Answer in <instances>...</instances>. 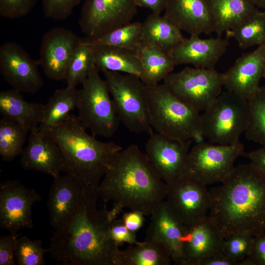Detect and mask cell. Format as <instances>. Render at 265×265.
Here are the masks:
<instances>
[{
    "instance_id": "cell-1",
    "label": "cell",
    "mask_w": 265,
    "mask_h": 265,
    "mask_svg": "<svg viewBox=\"0 0 265 265\" xmlns=\"http://www.w3.org/2000/svg\"><path fill=\"white\" fill-rule=\"evenodd\" d=\"M97 188L86 186L74 213L50 238L48 253L67 265H119L120 249L109 233L106 205L97 208Z\"/></svg>"
},
{
    "instance_id": "cell-2",
    "label": "cell",
    "mask_w": 265,
    "mask_h": 265,
    "mask_svg": "<svg viewBox=\"0 0 265 265\" xmlns=\"http://www.w3.org/2000/svg\"><path fill=\"white\" fill-rule=\"evenodd\" d=\"M221 184L209 190L208 217L223 238L265 231V172L251 162L239 164Z\"/></svg>"
},
{
    "instance_id": "cell-3",
    "label": "cell",
    "mask_w": 265,
    "mask_h": 265,
    "mask_svg": "<svg viewBox=\"0 0 265 265\" xmlns=\"http://www.w3.org/2000/svg\"><path fill=\"white\" fill-rule=\"evenodd\" d=\"M168 188L145 153L132 144L117 154L97 190L105 203L111 201L149 216L165 200Z\"/></svg>"
},
{
    "instance_id": "cell-4",
    "label": "cell",
    "mask_w": 265,
    "mask_h": 265,
    "mask_svg": "<svg viewBox=\"0 0 265 265\" xmlns=\"http://www.w3.org/2000/svg\"><path fill=\"white\" fill-rule=\"evenodd\" d=\"M48 131L58 144L63 159V171L86 186L97 188L117 154L118 144L102 142L89 134L78 116L70 114Z\"/></svg>"
},
{
    "instance_id": "cell-5",
    "label": "cell",
    "mask_w": 265,
    "mask_h": 265,
    "mask_svg": "<svg viewBox=\"0 0 265 265\" xmlns=\"http://www.w3.org/2000/svg\"><path fill=\"white\" fill-rule=\"evenodd\" d=\"M149 122L157 132L183 141L202 137L200 112L162 84L147 86Z\"/></svg>"
},
{
    "instance_id": "cell-6",
    "label": "cell",
    "mask_w": 265,
    "mask_h": 265,
    "mask_svg": "<svg viewBox=\"0 0 265 265\" xmlns=\"http://www.w3.org/2000/svg\"><path fill=\"white\" fill-rule=\"evenodd\" d=\"M249 115L248 100L227 90L222 91L201 114L202 137L214 144H236L246 131Z\"/></svg>"
},
{
    "instance_id": "cell-7",
    "label": "cell",
    "mask_w": 265,
    "mask_h": 265,
    "mask_svg": "<svg viewBox=\"0 0 265 265\" xmlns=\"http://www.w3.org/2000/svg\"><path fill=\"white\" fill-rule=\"evenodd\" d=\"M95 65L79 90L78 117L86 129L96 136L111 137L120 124L107 82Z\"/></svg>"
},
{
    "instance_id": "cell-8",
    "label": "cell",
    "mask_w": 265,
    "mask_h": 265,
    "mask_svg": "<svg viewBox=\"0 0 265 265\" xmlns=\"http://www.w3.org/2000/svg\"><path fill=\"white\" fill-rule=\"evenodd\" d=\"M120 120L130 132L149 134L153 131L149 119L147 85L136 76L102 71Z\"/></svg>"
},
{
    "instance_id": "cell-9",
    "label": "cell",
    "mask_w": 265,
    "mask_h": 265,
    "mask_svg": "<svg viewBox=\"0 0 265 265\" xmlns=\"http://www.w3.org/2000/svg\"><path fill=\"white\" fill-rule=\"evenodd\" d=\"M244 149L240 141L230 145L199 142L190 149L183 176L205 186L222 183L232 172L237 159L243 156Z\"/></svg>"
},
{
    "instance_id": "cell-10",
    "label": "cell",
    "mask_w": 265,
    "mask_h": 265,
    "mask_svg": "<svg viewBox=\"0 0 265 265\" xmlns=\"http://www.w3.org/2000/svg\"><path fill=\"white\" fill-rule=\"evenodd\" d=\"M163 84L176 97L199 112L221 93L223 75L214 69L186 67L169 73Z\"/></svg>"
},
{
    "instance_id": "cell-11",
    "label": "cell",
    "mask_w": 265,
    "mask_h": 265,
    "mask_svg": "<svg viewBox=\"0 0 265 265\" xmlns=\"http://www.w3.org/2000/svg\"><path fill=\"white\" fill-rule=\"evenodd\" d=\"M133 0H84L79 24L90 39L131 23L137 12Z\"/></svg>"
},
{
    "instance_id": "cell-12",
    "label": "cell",
    "mask_w": 265,
    "mask_h": 265,
    "mask_svg": "<svg viewBox=\"0 0 265 265\" xmlns=\"http://www.w3.org/2000/svg\"><path fill=\"white\" fill-rule=\"evenodd\" d=\"M145 154L153 169L168 186L183 175L192 140L183 141L152 131Z\"/></svg>"
},
{
    "instance_id": "cell-13",
    "label": "cell",
    "mask_w": 265,
    "mask_h": 265,
    "mask_svg": "<svg viewBox=\"0 0 265 265\" xmlns=\"http://www.w3.org/2000/svg\"><path fill=\"white\" fill-rule=\"evenodd\" d=\"M41 197L35 190L26 187L18 180H6L0 184V227L17 234L33 227L31 208Z\"/></svg>"
},
{
    "instance_id": "cell-14",
    "label": "cell",
    "mask_w": 265,
    "mask_h": 265,
    "mask_svg": "<svg viewBox=\"0 0 265 265\" xmlns=\"http://www.w3.org/2000/svg\"><path fill=\"white\" fill-rule=\"evenodd\" d=\"M38 61L33 59L20 44L4 43L0 47V73L13 89L22 93L34 94L43 85Z\"/></svg>"
},
{
    "instance_id": "cell-15",
    "label": "cell",
    "mask_w": 265,
    "mask_h": 265,
    "mask_svg": "<svg viewBox=\"0 0 265 265\" xmlns=\"http://www.w3.org/2000/svg\"><path fill=\"white\" fill-rule=\"evenodd\" d=\"M164 201L173 215L186 226L207 217L211 206L206 186L184 176L168 186Z\"/></svg>"
},
{
    "instance_id": "cell-16",
    "label": "cell",
    "mask_w": 265,
    "mask_h": 265,
    "mask_svg": "<svg viewBox=\"0 0 265 265\" xmlns=\"http://www.w3.org/2000/svg\"><path fill=\"white\" fill-rule=\"evenodd\" d=\"M81 41L73 32L62 27L52 28L44 34L38 61L48 79L65 80L71 58Z\"/></svg>"
},
{
    "instance_id": "cell-17",
    "label": "cell",
    "mask_w": 265,
    "mask_h": 265,
    "mask_svg": "<svg viewBox=\"0 0 265 265\" xmlns=\"http://www.w3.org/2000/svg\"><path fill=\"white\" fill-rule=\"evenodd\" d=\"M20 163L26 170L47 174L53 178L63 171V159L56 142L47 131L39 127L29 132Z\"/></svg>"
},
{
    "instance_id": "cell-18",
    "label": "cell",
    "mask_w": 265,
    "mask_h": 265,
    "mask_svg": "<svg viewBox=\"0 0 265 265\" xmlns=\"http://www.w3.org/2000/svg\"><path fill=\"white\" fill-rule=\"evenodd\" d=\"M265 69V44L242 54L223 75L226 90L249 100L260 87Z\"/></svg>"
},
{
    "instance_id": "cell-19",
    "label": "cell",
    "mask_w": 265,
    "mask_h": 265,
    "mask_svg": "<svg viewBox=\"0 0 265 265\" xmlns=\"http://www.w3.org/2000/svg\"><path fill=\"white\" fill-rule=\"evenodd\" d=\"M190 35L168 52L175 66L189 64L194 67L214 69L227 50L229 38L221 37L201 39Z\"/></svg>"
},
{
    "instance_id": "cell-20",
    "label": "cell",
    "mask_w": 265,
    "mask_h": 265,
    "mask_svg": "<svg viewBox=\"0 0 265 265\" xmlns=\"http://www.w3.org/2000/svg\"><path fill=\"white\" fill-rule=\"evenodd\" d=\"M86 186L78 178L66 173L53 178L47 201L50 225L53 230L64 224L74 213Z\"/></svg>"
},
{
    "instance_id": "cell-21",
    "label": "cell",
    "mask_w": 265,
    "mask_h": 265,
    "mask_svg": "<svg viewBox=\"0 0 265 265\" xmlns=\"http://www.w3.org/2000/svg\"><path fill=\"white\" fill-rule=\"evenodd\" d=\"M145 239L163 244L175 264L184 265L183 238L186 226L171 212L163 201L151 215Z\"/></svg>"
},
{
    "instance_id": "cell-22",
    "label": "cell",
    "mask_w": 265,
    "mask_h": 265,
    "mask_svg": "<svg viewBox=\"0 0 265 265\" xmlns=\"http://www.w3.org/2000/svg\"><path fill=\"white\" fill-rule=\"evenodd\" d=\"M164 16L190 35L214 31L208 0H167Z\"/></svg>"
},
{
    "instance_id": "cell-23",
    "label": "cell",
    "mask_w": 265,
    "mask_h": 265,
    "mask_svg": "<svg viewBox=\"0 0 265 265\" xmlns=\"http://www.w3.org/2000/svg\"><path fill=\"white\" fill-rule=\"evenodd\" d=\"M223 238L208 216L186 226L183 238L184 265H199L203 259L221 252Z\"/></svg>"
},
{
    "instance_id": "cell-24",
    "label": "cell",
    "mask_w": 265,
    "mask_h": 265,
    "mask_svg": "<svg viewBox=\"0 0 265 265\" xmlns=\"http://www.w3.org/2000/svg\"><path fill=\"white\" fill-rule=\"evenodd\" d=\"M44 105L26 101L22 93L8 89L0 92L2 117L14 121L29 132L38 128L44 114Z\"/></svg>"
},
{
    "instance_id": "cell-25",
    "label": "cell",
    "mask_w": 265,
    "mask_h": 265,
    "mask_svg": "<svg viewBox=\"0 0 265 265\" xmlns=\"http://www.w3.org/2000/svg\"><path fill=\"white\" fill-rule=\"evenodd\" d=\"M217 37L240 25L259 10L253 0H208Z\"/></svg>"
},
{
    "instance_id": "cell-26",
    "label": "cell",
    "mask_w": 265,
    "mask_h": 265,
    "mask_svg": "<svg viewBox=\"0 0 265 265\" xmlns=\"http://www.w3.org/2000/svg\"><path fill=\"white\" fill-rule=\"evenodd\" d=\"M180 29L164 16L152 13L142 23V44L168 53L185 39Z\"/></svg>"
},
{
    "instance_id": "cell-27",
    "label": "cell",
    "mask_w": 265,
    "mask_h": 265,
    "mask_svg": "<svg viewBox=\"0 0 265 265\" xmlns=\"http://www.w3.org/2000/svg\"><path fill=\"white\" fill-rule=\"evenodd\" d=\"M91 44L95 65L99 71L122 72L140 77L141 65L137 53L114 46Z\"/></svg>"
},
{
    "instance_id": "cell-28",
    "label": "cell",
    "mask_w": 265,
    "mask_h": 265,
    "mask_svg": "<svg viewBox=\"0 0 265 265\" xmlns=\"http://www.w3.org/2000/svg\"><path fill=\"white\" fill-rule=\"evenodd\" d=\"M119 261V265H170L172 260L163 244L145 239L120 250Z\"/></svg>"
},
{
    "instance_id": "cell-29",
    "label": "cell",
    "mask_w": 265,
    "mask_h": 265,
    "mask_svg": "<svg viewBox=\"0 0 265 265\" xmlns=\"http://www.w3.org/2000/svg\"><path fill=\"white\" fill-rule=\"evenodd\" d=\"M141 65L140 79L147 86H154L170 73L175 66L168 53L141 44L137 52Z\"/></svg>"
},
{
    "instance_id": "cell-30",
    "label": "cell",
    "mask_w": 265,
    "mask_h": 265,
    "mask_svg": "<svg viewBox=\"0 0 265 265\" xmlns=\"http://www.w3.org/2000/svg\"><path fill=\"white\" fill-rule=\"evenodd\" d=\"M79 92L76 87L67 86L56 90L44 105L43 118L39 128L49 131L66 119L77 108Z\"/></svg>"
},
{
    "instance_id": "cell-31",
    "label": "cell",
    "mask_w": 265,
    "mask_h": 265,
    "mask_svg": "<svg viewBox=\"0 0 265 265\" xmlns=\"http://www.w3.org/2000/svg\"><path fill=\"white\" fill-rule=\"evenodd\" d=\"M29 132L17 122L1 118L0 120V156L3 160L11 161L21 156Z\"/></svg>"
},
{
    "instance_id": "cell-32",
    "label": "cell",
    "mask_w": 265,
    "mask_h": 265,
    "mask_svg": "<svg viewBox=\"0 0 265 265\" xmlns=\"http://www.w3.org/2000/svg\"><path fill=\"white\" fill-rule=\"evenodd\" d=\"M225 33L227 37L234 38L242 49L265 44V12L259 10Z\"/></svg>"
},
{
    "instance_id": "cell-33",
    "label": "cell",
    "mask_w": 265,
    "mask_h": 265,
    "mask_svg": "<svg viewBox=\"0 0 265 265\" xmlns=\"http://www.w3.org/2000/svg\"><path fill=\"white\" fill-rule=\"evenodd\" d=\"M142 23H131L96 39L85 38L90 44L122 48L138 52L141 42Z\"/></svg>"
},
{
    "instance_id": "cell-34",
    "label": "cell",
    "mask_w": 265,
    "mask_h": 265,
    "mask_svg": "<svg viewBox=\"0 0 265 265\" xmlns=\"http://www.w3.org/2000/svg\"><path fill=\"white\" fill-rule=\"evenodd\" d=\"M95 66L93 46L82 39L81 42L75 50L67 71V86L76 87L84 82L91 69Z\"/></svg>"
},
{
    "instance_id": "cell-35",
    "label": "cell",
    "mask_w": 265,
    "mask_h": 265,
    "mask_svg": "<svg viewBox=\"0 0 265 265\" xmlns=\"http://www.w3.org/2000/svg\"><path fill=\"white\" fill-rule=\"evenodd\" d=\"M248 102L250 115L245 137L265 146V86H260Z\"/></svg>"
},
{
    "instance_id": "cell-36",
    "label": "cell",
    "mask_w": 265,
    "mask_h": 265,
    "mask_svg": "<svg viewBox=\"0 0 265 265\" xmlns=\"http://www.w3.org/2000/svg\"><path fill=\"white\" fill-rule=\"evenodd\" d=\"M49 249L42 246L41 239L31 240L26 236L17 238L14 251L16 263L18 265H43L44 255Z\"/></svg>"
},
{
    "instance_id": "cell-37",
    "label": "cell",
    "mask_w": 265,
    "mask_h": 265,
    "mask_svg": "<svg viewBox=\"0 0 265 265\" xmlns=\"http://www.w3.org/2000/svg\"><path fill=\"white\" fill-rule=\"evenodd\" d=\"M253 236L248 234H235L223 238L221 252L236 265L248 257L251 252Z\"/></svg>"
},
{
    "instance_id": "cell-38",
    "label": "cell",
    "mask_w": 265,
    "mask_h": 265,
    "mask_svg": "<svg viewBox=\"0 0 265 265\" xmlns=\"http://www.w3.org/2000/svg\"><path fill=\"white\" fill-rule=\"evenodd\" d=\"M82 0H42L45 16L54 20L69 17Z\"/></svg>"
},
{
    "instance_id": "cell-39",
    "label": "cell",
    "mask_w": 265,
    "mask_h": 265,
    "mask_svg": "<svg viewBox=\"0 0 265 265\" xmlns=\"http://www.w3.org/2000/svg\"><path fill=\"white\" fill-rule=\"evenodd\" d=\"M37 0H0V15L6 19H17L28 14Z\"/></svg>"
},
{
    "instance_id": "cell-40",
    "label": "cell",
    "mask_w": 265,
    "mask_h": 265,
    "mask_svg": "<svg viewBox=\"0 0 265 265\" xmlns=\"http://www.w3.org/2000/svg\"><path fill=\"white\" fill-rule=\"evenodd\" d=\"M109 233L111 239L117 245L126 243L130 245L136 244V233L130 230L124 224L121 219H116L110 224Z\"/></svg>"
},
{
    "instance_id": "cell-41",
    "label": "cell",
    "mask_w": 265,
    "mask_h": 265,
    "mask_svg": "<svg viewBox=\"0 0 265 265\" xmlns=\"http://www.w3.org/2000/svg\"><path fill=\"white\" fill-rule=\"evenodd\" d=\"M238 265H265V231L254 237L249 256Z\"/></svg>"
},
{
    "instance_id": "cell-42",
    "label": "cell",
    "mask_w": 265,
    "mask_h": 265,
    "mask_svg": "<svg viewBox=\"0 0 265 265\" xmlns=\"http://www.w3.org/2000/svg\"><path fill=\"white\" fill-rule=\"evenodd\" d=\"M17 234L10 233L0 238V265H14V251Z\"/></svg>"
},
{
    "instance_id": "cell-43",
    "label": "cell",
    "mask_w": 265,
    "mask_h": 265,
    "mask_svg": "<svg viewBox=\"0 0 265 265\" xmlns=\"http://www.w3.org/2000/svg\"><path fill=\"white\" fill-rule=\"evenodd\" d=\"M145 215L137 210H131L123 214L122 220L125 226L131 231L136 233L142 227Z\"/></svg>"
},
{
    "instance_id": "cell-44",
    "label": "cell",
    "mask_w": 265,
    "mask_h": 265,
    "mask_svg": "<svg viewBox=\"0 0 265 265\" xmlns=\"http://www.w3.org/2000/svg\"><path fill=\"white\" fill-rule=\"evenodd\" d=\"M136 6L148 8L152 13L159 14L164 10L167 0H133Z\"/></svg>"
},
{
    "instance_id": "cell-45",
    "label": "cell",
    "mask_w": 265,
    "mask_h": 265,
    "mask_svg": "<svg viewBox=\"0 0 265 265\" xmlns=\"http://www.w3.org/2000/svg\"><path fill=\"white\" fill-rule=\"evenodd\" d=\"M243 156L265 172V146L249 152H244Z\"/></svg>"
},
{
    "instance_id": "cell-46",
    "label": "cell",
    "mask_w": 265,
    "mask_h": 265,
    "mask_svg": "<svg viewBox=\"0 0 265 265\" xmlns=\"http://www.w3.org/2000/svg\"><path fill=\"white\" fill-rule=\"evenodd\" d=\"M199 265H236L222 252L207 257L199 263Z\"/></svg>"
},
{
    "instance_id": "cell-47",
    "label": "cell",
    "mask_w": 265,
    "mask_h": 265,
    "mask_svg": "<svg viewBox=\"0 0 265 265\" xmlns=\"http://www.w3.org/2000/svg\"><path fill=\"white\" fill-rule=\"evenodd\" d=\"M258 8L265 9V0H253Z\"/></svg>"
},
{
    "instance_id": "cell-48",
    "label": "cell",
    "mask_w": 265,
    "mask_h": 265,
    "mask_svg": "<svg viewBox=\"0 0 265 265\" xmlns=\"http://www.w3.org/2000/svg\"><path fill=\"white\" fill-rule=\"evenodd\" d=\"M264 78L265 79V72H264V78Z\"/></svg>"
}]
</instances>
